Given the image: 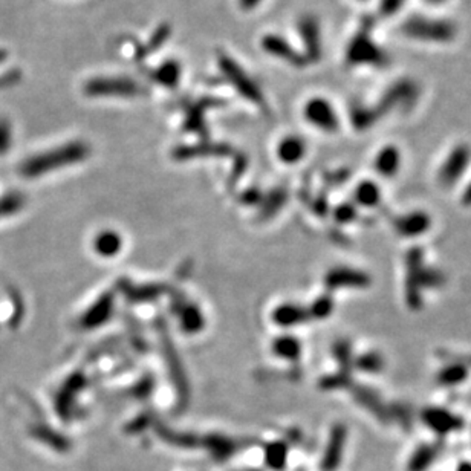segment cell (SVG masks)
<instances>
[{
	"instance_id": "cell-10",
	"label": "cell",
	"mask_w": 471,
	"mask_h": 471,
	"mask_svg": "<svg viewBox=\"0 0 471 471\" xmlns=\"http://www.w3.org/2000/svg\"><path fill=\"white\" fill-rule=\"evenodd\" d=\"M262 47L265 52L270 54V56L282 60L285 63L294 67H303L308 63L303 54H298L294 47L289 45L288 40L276 36V34H268V36H265L262 39Z\"/></svg>"
},
{
	"instance_id": "cell-37",
	"label": "cell",
	"mask_w": 471,
	"mask_h": 471,
	"mask_svg": "<svg viewBox=\"0 0 471 471\" xmlns=\"http://www.w3.org/2000/svg\"><path fill=\"white\" fill-rule=\"evenodd\" d=\"M463 204H467V206H471V184L468 186V188L465 190V193H463Z\"/></svg>"
},
{
	"instance_id": "cell-18",
	"label": "cell",
	"mask_w": 471,
	"mask_h": 471,
	"mask_svg": "<svg viewBox=\"0 0 471 471\" xmlns=\"http://www.w3.org/2000/svg\"><path fill=\"white\" fill-rule=\"evenodd\" d=\"M442 447L438 442L422 443L419 448H416V452L408 461V471H426L436 461V457L439 456Z\"/></svg>"
},
{
	"instance_id": "cell-32",
	"label": "cell",
	"mask_w": 471,
	"mask_h": 471,
	"mask_svg": "<svg viewBox=\"0 0 471 471\" xmlns=\"http://www.w3.org/2000/svg\"><path fill=\"white\" fill-rule=\"evenodd\" d=\"M332 308H333L332 300L329 297H322V298H318L317 302H314L309 314L314 317L323 318L329 316V314L332 312Z\"/></svg>"
},
{
	"instance_id": "cell-30",
	"label": "cell",
	"mask_w": 471,
	"mask_h": 471,
	"mask_svg": "<svg viewBox=\"0 0 471 471\" xmlns=\"http://www.w3.org/2000/svg\"><path fill=\"white\" fill-rule=\"evenodd\" d=\"M32 435L36 436L37 439L43 441L46 443H51L52 447H56L58 450H65L66 448V441L61 439L58 435H56V432H52L50 428H45V427H36L32 430ZM50 446V447H51Z\"/></svg>"
},
{
	"instance_id": "cell-35",
	"label": "cell",
	"mask_w": 471,
	"mask_h": 471,
	"mask_svg": "<svg viewBox=\"0 0 471 471\" xmlns=\"http://www.w3.org/2000/svg\"><path fill=\"white\" fill-rule=\"evenodd\" d=\"M19 78V75L16 71H10L6 72L5 75L0 77V86H6V85H14Z\"/></svg>"
},
{
	"instance_id": "cell-38",
	"label": "cell",
	"mask_w": 471,
	"mask_h": 471,
	"mask_svg": "<svg viewBox=\"0 0 471 471\" xmlns=\"http://www.w3.org/2000/svg\"><path fill=\"white\" fill-rule=\"evenodd\" d=\"M457 471H471V463H468V462L462 463V465L457 468Z\"/></svg>"
},
{
	"instance_id": "cell-8",
	"label": "cell",
	"mask_w": 471,
	"mask_h": 471,
	"mask_svg": "<svg viewBox=\"0 0 471 471\" xmlns=\"http://www.w3.org/2000/svg\"><path fill=\"white\" fill-rule=\"evenodd\" d=\"M421 418L428 428H432L438 435L453 433L463 427L462 418L441 407H427L421 413Z\"/></svg>"
},
{
	"instance_id": "cell-33",
	"label": "cell",
	"mask_w": 471,
	"mask_h": 471,
	"mask_svg": "<svg viewBox=\"0 0 471 471\" xmlns=\"http://www.w3.org/2000/svg\"><path fill=\"white\" fill-rule=\"evenodd\" d=\"M11 124L5 118H0V155H5L11 147Z\"/></svg>"
},
{
	"instance_id": "cell-19",
	"label": "cell",
	"mask_w": 471,
	"mask_h": 471,
	"mask_svg": "<svg viewBox=\"0 0 471 471\" xmlns=\"http://www.w3.org/2000/svg\"><path fill=\"white\" fill-rule=\"evenodd\" d=\"M309 317V311H306L302 306H297V305H283V306H278L276 309L274 316V322L278 326H297V325H302L303 322H306V318Z\"/></svg>"
},
{
	"instance_id": "cell-11",
	"label": "cell",
	"mask_w": 471,
	"mask_h": 471,
	"mask_svg": "<svg viewBox=\"0 0 471 471\" xmlns=\"http://www.w3.org/2000/svg\"><path fill=\"white\" fill-rule=\"evenodd\" d=\"M371 278L363 271L351 268H337L326 276V285L331 289L340 288H366Z\"/></svg>"
},
{
	"instance_id": "cell-12",
	"label": "cell",
	"mask_w": 471,
	"mask_h": 471,
	"mask_svg": "<svg viewBox=\"0 0 471 471\" xmlns=\"http://www.w3.org/2000/svg\"><path fill=\"white\" fill-rule=\"evenodd\" d=\"M380 57V47L373 43L372 39L364 36H355L349 47H347V61L352 65H371Z\"/></svg>"
},
{
	"instance_id": "cell-29",
	"label": "cell",
	"mask_w": 471,
	"mask_h": 471,
	"mask_svg": "<svg viewBox=\"0 0 471 471\" xmlns=\"http://www.w3.org/2000/svg\"><path fill=\"white\" fill-rule=\"evenodd\" d=\"M266 462L272 468H282L286 462V447L283 443H272L266 450Z\"/></svg>"
},
{
	"instance_id": "cell-16",
	"label": "cell",
	"mask_w": 471,
	"mask_h": 471,
	"mask_svg": "<svg viewBox=\"0 0 471 471\" xmlns=\"http://www.w3.org/2000/svg\"><path fill=\"white\" fill-rule=\"evenodd\" d=\"M181 75H182L181 63L173 58L162 61V63L156 67L155 71L150 72V77H152L155 83H158L162 87H167V89H175L177 85H179Z\"/></svg>"
},
{
	"instance_id": "cell-21",
	"label": "cell",
	"mask_w": 471,
	"mask_h": 471,
	"mask_svg": "<svg viewBox=\"0 0 471 471\" xmlns=\"http://www.w3.org/2000/svg\"><path fill=\"white\" fill-rule=\"evenodd\" d=\"M381 190L373 181H361L353 192L355 202L361 207H375L381 201Z\"/></svg>"
},
{
	"instance_id": "cell-34",
	"label": "cell",
	"mask_w": 471,
	"mask_h": 471,
	"mask_svg": "<svg viewBox=\"0 0 471 471\" xmlns=\"http://www.w3.org/2000/svg\"><path fill=\"white\" fill-rule=\"evenodd\" d=\"M355 217V208L349 204H344V206H340L336 210V219L341 223H347L351 222Z\"/></svg>"
},
{
	"instance_id": "cell-15",
	"label": "cell",
	"mask_w": 471,
	"mask_h": 471,
	"mask_svg": "<svg viewBox=\"0 0 471 471\" xmlns=\"http://www.w3.org/2000/svg\"><path fill=\"white\" fill-rule=\"evenodd\" d=\"M346 442V428L343 426H336L331 432V439L327 442L325 459H323V470L325 471H333L341 461V454L344 450Z\"/></svg>"
},
{
	"instance_id": "cell-28",
	"label": "cell",
	"mask_w": 471,
	"mask_h": 471,
	"mask_svg": "<svg viewBox=\"0 0 471 471\" xmlns=\"http://www.w3.org/2000/svg\"><path fill=\"white\" fill-rule=\"evenodd\" d=\"M23 207V197L17 193L6 195L0 197V217L14 215Z\"/></svg>"
},
{
	"instance_id": "cell-22",
	"label": "cell",
	"mask_w": 471,
	"mask_h": 471,
	"mask_svg": "<svg viewBox=\"0 0 471 471\" xmlns=\"http://www.w3.org/2000/svg\"><path fill=\"white\" fill-rule=\"evenodd\" d=\"M121 247L122 241L120 234L115 233V231H103V233H100L97 236L94 242L95 251L103 257H112L115 254H118Z\"/></svg>"
},
{
	"instance_id": "cell-9",
	"label": "cell",
	"mask_w": 471,
	"mask_h": 471,
	"mask_svg": "<svg viewBox=\"0 0 471 471\" xmlns=\"http://www.w3.org/2000/svg\"><path fill=\"white\" fill-rule=\"evenodd\" d=\"M298 34L305 46L306 61H317L322 57V31L314 16H303L298 20Z\"/></svg>"
},
{
	"instance_id": "cell-39",
	"label": "cell",
	"mask_w": 471,
	"mask_h": 471,
	"mask_svg": "<svg viewBox=\"0 0 471 471\" xmlns=\"http://www.w3.org/2000/svg\"><path fill=\"white\" fill-rule=\"evenodd\" d=\"M5 58H6V52L5 51H0V63H2Z\"/></svg>"
},
{
	"instance_id": "cell-20",
	"label": "cell",
	"mask_w": 471,
	"mask_h": 471,
	"mask_svg": "<svg viewBox=\"0 0 471 471\" xmlns=\"http://www.w3.org/2000/svg\"><path fill=\"white\" fill-rule=\"evenodd\" d=\"M355 399H357L366 410L377 416V418L387 419V408H384L383 402L378 398V395L371 391V388L357 387V391H355Z\"/></svg>"
},
{
	"instance_id": "cell-14",
	"label": "cell",
	"mask_w": 471,
	"mask_h": 471,
	"mask_svg": "<svg viewBox=\"0 0 471 471\" xmlns=\"http://www.w3.org/2000/svg\"><path fill=\"white\" fill-rule=\"evenodd\" d=\"M432 225V219L424 211H412V213L399 216L395 219V230L404 237H415L424 234Z\"/></svg>"
},
{
	"instance_id": "cell-13",
	"label": "cell",
	"mask_w": 471,
	"mask_h": 471,
	"mask_svg": "<svg viewBox=\"0 0 471 471\" xmlns=\"http://www.w3.org/2000/svg\"><path fill=\"white\" fill-rule=\"evenodd\" d=\"M401 162V150L397 146L387 144L384 147H381L377 155H375L373 167L377 170V173L383 177H393L399 172Z\"/></svg>"
},
{
	"instance_id": "cell-1",
	"label": "cell",
	"mask_w": 471,
	"mask_h": 471,
	"mask_svg": "<svg viewBox=\"0 0 471 471\" xmlns=\"http://www.w3.org/2000/svg\"><path fill=\"white\" fill-rule=\"evenodd\" d=\"M89 156V146L83 141H72L50 152L36 155L20 166V173L25 177H37L61 167L74 166Z\"/></svg>"
},
{
	"instance_id": "cell-40",
	"label": "cell",
	"mask_w": 471,
	"mask_h": 471,
	"mask_svg": "<svg viewBox=\"0 0 471 471\" xmlns=\"http://www.w3.org/2000/svg\"><path fill=\"white\" fill-rule=\"evenodd\" d=\"M360 2H366V0H360Z\"/></svg>"
},
{
	"instance_id": "cell-3",
	"label": "cell",
	"mask_w": 471,
	"mask_h": 471,
	"mask_svg": "<svg viewBox=\"0 0 471 471\" xmlns=\"http://www.w3.org/2000/svg\"><path fill=\"white\" fill-rule=\"evenodd\" d=\"M217 65H219L221 72L227 77L230 83L237 89L239 95H242L245 100H248L254 106L266 109V100L263 97L261 86L250 77L248 72H245L243 67L236 60L225 56V54H219Z\"/></svg>"
},
{
	"instance_id": "cell-27",
	"label": "cell",
	"mask_w": 471,
	"mask_h": 471,
	"mask_svg": "<svg viewBox=\"0 0 471 471\" xmlns=\"http://www.w3.org/2000/svg\"><path fill=\"white\" fill-rule=\"evenodd\" d=\"M384 366L383 357L377 352H367L357 360V367L366 373H377Z\"/></svg>"
},
{
	"instance_id": "cell-31",
	"label": "cell",
	"mask_w": 471,
	"mask_h": 471,
	"mask_svg": "<svg viewBox=\"0 0 471 471\" xmlns=\"http://www.w3.org/2000/svg\"><path fill=\"white\" fill-rule=\"evenodd\" d=\"M204 326V320L199 309L196 308H188L184 311V316H182V327L188 332H195V331H199L201 327Z\"/></svg>"
},
{
	"instance_id": "cell-4",
	"label": "cell",
	"mask_w": 471,
	"mask_h": 471,
	"mask_svg": "<svg viewBox=\"0 0 471 471\" xmlns=\"http://www.w3.org/2000/svg\"><path fill=\"white\" fill-rule=\"evenodd\" d=\"M83 92L92 98H132L144 95L146 89L129 77H95L86 81Z\"/></svg>"
},
{
	"instance_id": "cell-25",
	"label": "cell",
	"mask_w": 471,
	"mask_h": 471,
	"mask_svg": "<svg viewBox=\"0 0 471 471\" xmlns=\"http://www.w3.org/2000/svg\"><path fill=\"white\" fill-rule=\"evenodd\" d=\"M168 37H170V28L167 25H161L160 28L152 34V37H150V40H149V45L146 47H142V50H140L138 47V51H135V58L142 60V58H146L147 56H150V52L158 51L160 47H162L164 43L167 42Z\"/></svg>"
},
{
	"instance_id": "cell-5",
	"label": "cell",
	"mask_w": 471,
	"mask_h": 471,
	"mask_svg": "<svg viewBox=\"0 0 471 471\" xmlns=\"http://www.w3.org/2000/svg\"><path fill=\"white\" fill-rule=\"evenodd\" d=\"M404 34L416 40H426L427 43H446L454 39L456 28L452 22L439 19H427L413 16L404 23Z\"/></svg>"
},
{
	"instance_id": "cell-17",
	"label": "cell",
	"mask_w": 471,
	"mask_h": 471,
	"mask_svg": "<svg viewBox=\"0 0 471 471\" xmlns=\"http://www.w3.org/2000/svg\"><path fill=\"white\" fill-rule=\"evenodd\" d=\"M306 153L305 141L296 135L285 136L277 146L278 160L285 164H296L303 158Z\"/></svg>"
},
{
	"instance_id": "cell-2",
	"label": "cell",
	"mask_w": 471,
	"mask_h": 471,
	"mask_svg": "<svg viewBox=\"0 0 471 471\" xmlns=\"http://www.w3.org/2000/svg\"><path fill=\"white\" fill-rule=\"evenodd\" d=\"M407 263V280L406 294L408 305H421V292L426 288H435L442 283V274L439 271L428 268L424 265V254L421 248H413L406 256Z\"/></svg>"
},
{
	"instance_id": "cell-23",
	"label": "cell",
	"mask_w": 471,
	"mask_h": 471,
	"mask_svg": "<svg viewBox=\"0 0 471 471\" xmlns=\"http://www.w3.org/2000/svg\"><path fill=\"white\" fill-rule=\"evenodd\" d=\"M468 377V367L461 363H452L441 369L438 373V383L441 386H457Z\"/></svg>"
},
{
	"instance_id": "cell-6",
	"label": "cell",
	"mask_w": 471,
	"mask_h": 471,
	"mask_svg": "<svg viewBox=\"0 0 471 471\" xmlns=\"http://www.w3.org/2000/svg\"><path fill=\"white\" fill-rule=\"evenodd\" d=\"M303 117L318 131L336 133L340 129L337 109L325 97H312L303 106Z\"/></svg>"
},
{
	"instance_id": "cell-26",
	"label": "cell",
	"mask_w": 471,
	"mask_h": 471,
	"mask_svg": "<svg viewBox=\"0 0 471 471\" xmlns=\"http://www.w3.org/2000/svg\"><path fill=\"white\" fill-rule=\"evenodd\" d=\"M274 351L277 355L288 360H297L300 355V343L292 337H282L276 340Z\"/></svg>"
},
{
	"instance_id": "cell-24",
	"label": "cell",
	"mask_w": 471,
	"mask_h": 471,
	"mask_svg": "<svg viewBox=\"0 0 471 471\" xmlns=\"http://www.w3.org/2000/svg\"><path fill=\"white\" fill-rule=\"evenodd\" d=\"M112 309V298L111 297H103L100 302L95 303L91 311H89L86 316L83 317V325L86 327H95L103 325L105 320L109 317Z\"/></svg>"
},
{
	"instance_id": "cell-36",
	"label": "cell",
	"mask_w": 471,
	"mask_h": 471,
	"mask_svg": "<svg viewBox=\"0 0 471 471\" xmlns=\"http://www.w3.org/2000/svg\"><path fill=\"white\" fill-rule=\"evenodd\" d=\"M262 3V0H239V6L243 11H252Z\"/></svg>"
},
{
	"instance_id": "cell-7",
	"label": "cell",
	"mask_w": 471,
	"mask_h": 471,
	"mask_svg": "<svg viewBox=\"0 0 471 471\" xmlns=\"http://www.w3.org/2000/svg\"><path fill=\"white\" fill-rule=\"evenodd\" d=\"M471 161V149L465 144L456 146L452 152L448 153L446 161L438 172V179L441 186L452 187L461 179L463 173L467 172Z\"/></svg>"
}]
</instances>
